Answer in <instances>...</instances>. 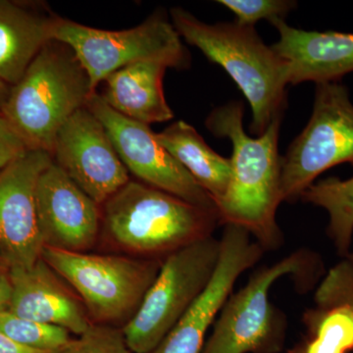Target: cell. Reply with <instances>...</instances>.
Instances as JSON below:
<instances>
[{"mask_svg":"<svg viewBox=\"0 0 353 353\" xmlns=\"http://www.w3.org/2000/svg\"><path fill=\"white\" fill-rule=\"evenodd\" d=\"M280 39L271 46L287 65L288 83L339 82L353 72V34L310 32L277 19Z\"/></svg>","mask_w":353,"mask_h":353,"instance_id":"15","label":"cell"},{"mask_svg":"<svg viewBox=\"0 0 353 353\" xmlns=\"http://www.w3.org/2000/svg\"><path fill=\"white\" fill-rule=\"evenodd\" d=\"M264 252L246 230L225 225L214 275L201 296L150 353H201L205 334L233 292L236 281L261 259Z\"/></svg>","mask_w":353,"mask_h":353,"instance_id":"12","label":"cell"},{"mask_svg":"<svg viewBox=\"0 0 353 353\" xmlns=\"http://www.w3.org/2000/svg\"><path fill=\"white\" fill-rule=\"evenodd\" d=\"M87 108L105 128L129 173L145 185L199 208L217 211L212 197L158 141L150 125L116 112L97 92L88 99Z\"/></svg>","mask_w":353,"mask_h":353,"instance_id":"10","label":"cell"},{"mask_svg":"<svg viewBox=\"0 0 353 353\" xmlns=\"http://www.w3.org/2000/svg\"><path fill=\"white\" fill-rule=\"evenodd\" d=\"M171 22L181 38L223 67L252 108L250 130L261 136L287 108V65L267 46L254 28L238 23L208 24L189 11L171 9Z\"/></svg>","mask_w":353,"mask_h":353,"instance_id":"2","label":"cell"},{"mask_svg":"<svg viewBox=\"0 0 353 353\" xmlns=\"http://www.w3.org/2000/svg\"><path fill=\"white\" fill-rule=\"evenodd\" d=\"M220 240L202 239L170 253L162 261L143 303L122 329L134 353H150L201 296L214 275Z\"/></svg>","mask_w":353,"mask_h":353,"instance_id":"7","label":"cell"},{"mask_svg":"<svg viewBox=\"0 0 353 353\" xmlns=\"http://www.w3.org/2000/svg\"><path fill=\"white\" fill-rule=\"evenodd\" d=\"M317 307L347 304L353 309V264L347 259L330 269L315 292Z\"/></svg>","mask_w":353,"mask_h":353,"instance_id":"24","label":"cell"},{"mask_svg":"<svg viewBox=\"0 0 353 353\" xmlns=\"http://www.w3.org/2000/svg\"><path fill=\"white\" fill-rule=\"evenodd\" d=\"M218 3L234 13V22L248 27H253L261 20L272 23L277 19H285L296 6V1L290 0H220Z\"/></svg>","mask_w":353,"mask_h":353,"instance_id":"25","label":"cell"},{"mask_svg":"<svg viewBox=\"0 0 353 353\" xmlns=\"http://www.w3.org/2000/svg\"><path fill=\"white\" fill-rule=\"evenodd\" d=\"M37 213L43 248L85 252L101 231L99 205L52 162L39 176Z\"/></svg>","mask_w":353,"mask_h":353,"instance_id":"14","label":"cell"},{"mask_svg":"<svg viewBox=\"0 0 353 353\" xmlns=\"http://www.w3.org/2000/svg\"><path fill=\"white\" fill-rule=\"evenodd\" d=\"M321 271L319 257L306 250L257 269L245 287L228 297L201 353L280 352L284 347L285 319L271 303L272 285L292 276L299 279L301 287L308 288Z\"/></svg>","mask_w":353,"mask_h":353,"instance_id":"5","label":"cell"},{"mask_svg":"<svg viewBox=\"0 0 353 353\" xmlns=\"http://www.w3.org/2000/svg\"><path fill=\"white\" fill-rule=\"evenodd\" d=\"M60 353H134L122 330L111 325L90 324L85 333L70 341Z\"/></svg>","mask_w":353,"mask_h":353,"instance_id":"23","label":"cell"},{"mask_svg":"<svg viewBox=\"0 0 353 353\" xmlns=\"http://www.w3.org/2000/svg\"><path fill=\"white\" fill-rule=\"evenodd\" d=\"M0 332L19 345L44 352H61L72 341L68 330L25 319L9 311L0 313Z\"/></svg>","mask_w":353,"mask_h":353,"instance_id":"22","label":"cell"},{"mask_svg":"<svg viewBox=\"0 0 353 353\" xmlns=\"http://www.w3.org/2000/svg\"><path fill=\"white\" fill-rule=\"evenodd\" d=\"M51 155L53 162L99 205L130 181L108 131L87 106L74 113L58 132Z\"/></svg>","mask_w":353,"mask_h":353,"instance_id":"11","label":"cell"},{"mask_svg":"<svg viewBox=\"0 0 353 353\" xmlns=\"http://www.w3.org/2000/svg\"><path fill=\"white\" fill-rule=\"evenodd\" d=\"M55 18L31 4L0 0V81L10 87L19 82L39 51L52 41Z\"/></svg>","mask_w":353,"mask_h":353,"instance_id":"18","label":"cell"},{"mask_svg":"<svg viewBox=\"0 0 353 353\" xmlns=\"http://www.w3.org/2000/svg\"><path fill=\"white\" fill-rule=\"evenodd\" d=\"M310 340L290 353L353 352V309L347 304L317 307L304 314Z\"/></svg>","mask_w":353,"mask_h":353,"instance_id":"21","label":"cell"},{"mask_svg":"<svg viewBox=\"0 0 353 353\" xmlns=\"http://www.w3.org/2000/svg\"><path fill=\"white\" fill-rule=\"evenodd\" d=\"M52 162L50 152L30 150L0 172V260L7 269L31 267L41 259L37 185Z\"/></svg>","mask_w":353,"mask_h":353,"instance_id":"13","label":"cell"},{"mask_svg":"<svg viewBox=\"0 0 353 353\" xmlns=\"http://www.w3.org/2000/svg\"><path fill=\"white\" fill-rule=\"evenodd\" d=\"M0 266H6L3 263H2L1 260H0Z\"/></svg>","mask_w":353,"mask_h":353,"instance_id":"31","label":"cell"},{"mask_svg":"<svg viewBox=\"0 0 353 353\" xmlns=\"http://www.w3.org/2000/svg\"><path fill=\"white\" fill-rule=\"evenodd\" d=\"M343 163L353 165V104L341 83H318L310 120L282 158L283 201L301 199L317 176Z\"/></svg>","mask_w":353,"mask_h":353,"instance_id":"9","label":"cell"},{"mask_svg":"<svg viewBox=\"0 0 353 353\" xmlns=\"http://www.w3.org/2000/svg\"><path fill=\"white\" fill-rule=\"evenodd\" d=\"M102 216L104 231L111 241L126 252L150 259H165L212 236L219 223L216 210L131 180L103 204Z\"/></svg>","mask_w":353,"mask_h":353,"instance_id":"4","label":"cell"},{"mask_svg":"<svg viewBox=\"0 0 353 353\" xmlns=\"http://www.w3.org/2000/svg\"><path fill=\"white\" fill-rule=\"evenodd\" d=\"M4 266H0V313L8 310L12 296V285L8 270H4Z\"/></svg>","mask_w":353,"mask_h":353,"instance_id":"27","label":"cell"},{"mask_svg":"<svg viewBox=\"0 0 353 353\" xmlns=\"http://www.w3.org/2000/svg\"><path fill=\"white\" fill-rule=\"evenodd\" d=\"M52 41L68 46L87 72L92 90L118 70L141 61L185 69L190 57L182 38L164 12H155L131 29L106 31L55 18Z\"/></svg>","mask_w":353,"mask_h":353,"instance_id":"6","label":"cell"},{"mask_svg":"<svg viewBox=\"0 0 353 353\" xmlns=\"http://www.w3.org/2000/svg\"><path fill=\"white\" fill-rule=\"evenodd\" d=\"M347 260H350V262L353 264V252L350 253V254L347 255V257H345Z\"/></svg>","mask_w":353,"mask_h":353,"instance_id":"30","label":"cell"},{"mask_svg":"<svg viewBox=\"0 0 353 353\" xmlns=\"http://www.w3.org/2000/svg\"><path fill=\"white\" fill-rule=\"evenodd\" d=\"M0 353H60L57 352H44V350H34L19 345L11 340L6 334L0 332Z\"/></svg>","mask_w":353,"mask_h":353,"instance_id":"28","label":"cell"},{"mask_svg":"<svg viewBox=\"0 0 353 353\" xmlns=\"http://www.w3.org/2000/svg\"><path fill=\"white\" fill-rule=\"evenodd\" d=\"M94 92L73 50L50 41L11 87L0 112L30 150L51 154L58 132Z\"/></svg>","mask_w":353,"mask_h":353,"instance_id":"3","label":"cell"},{"mask_svg":"<svg viewBox=\"0 0 353 353\" xmlns=\"http://www.w3.org/2000/svg\"><path fill=\"white\" fill-rule=\"evenodd\" d=\"M157 138L215 204L224 196L232 178L231 161L214 152L192 125L176 121Z\"/></svg>","mask_w":353,"mask_h":353,"instance_id":"19","label":"cell"},{"mask_svg":"<svg viewBox=\"0 0 353 353\" xmlns=\"http://www.w3.org/2000/svg\"><path fill=\"white\" fill-rule=\"evenodd\" d=\"M10 88V85H8L7 83L0 81V110H1L4 102H6L7 97H8Z\"/></svg>","mask_w":353,"mask_h":353,"instance_id":"29","label":"cell"},{"mask_svg":"<svg viewBox=\"0 0 353 353\" xmlns=\"http://www.w3.org/2000/svg\"><path fill=\"white\" fill-rule=\"evenodd\" d=\"M282 118L252 138L243 129V104L234 101L214 109L205 122L214 136L229 139L233 145L231 181L226 194L216 202L219 223L246 230L264 250H278L284 243L277 222L283 202L278 150Z\"/></svg>","mask_w":353,"mask_h":353,"instance_id":"1","label":"cell"},{"mask_svg":"<svg viewBox=\"0 0 353 353\" xmlns=\"http://www.w3.org/2000/svg\"><path fill=\"white\" fill-rule=\"evenodd\" d=\"M30 150L24 139L0 112V172Z\"/></svg>","mask_w":353,"mask_h":353,"instance_id":"26","label":"cell"},{"mask_svg":"<svg viewBox=\"0 0 353 353\" xmlns=\"http://www.w3.org/2000/svg\"><path fill=\"white\" fill-rule=\"evenodd\" d=\"M168 67L157 61H141L114 72L103 81L102 99L114 111L150 125L174 118L164 94L163 79Z\"/></svg>","mask_w":353,"mask_h":353,"instance_id":"17","label":"cell"},{"mask_svg":"<svg viewBox=\"0 0 353 353\" xmlns=\"http://www.w3.org/2000/svg\"><path fill=\"white\" fill-rule=\"evenodd\" d=\"M12 296L9 312L25 319L57 325L77 336L92 322L82 301L62 285L57 274L43 259L31 267L8 269Z\"/></svg>","mask_w":353,"mask_h":353,"instance_id":"16","label":"cell"},{"mask_svg":"<svg viewBox=\"0 0 353 353\" xmlns=\"http://www.w3.org/2000/svg\"><path fill=\"white\" fill-rule=\"evenodd\" d=\"M301 199L327 211L329 236L339 254L347 257L353 236V176L320 180L304 190Z\"/></svg>","mask_w":353,"mask_h":353,"instance_id":"20","label":"cell"},{"mask_svg":"<svg viewBox=\"0 0 353 353\" xmlns=\"http://www.w3.org/2000/svg\"><path fill=\"white\" fill-rule=\"evenodd\" d=\"M41 259L80 294L94 323L104 325L131 319L161 267L157 259L90 254L51 248H43Z\"/></svg>","mask_w":353,"mask_h":353,"instance_id":"8","label":"cell"}]
</instances>
